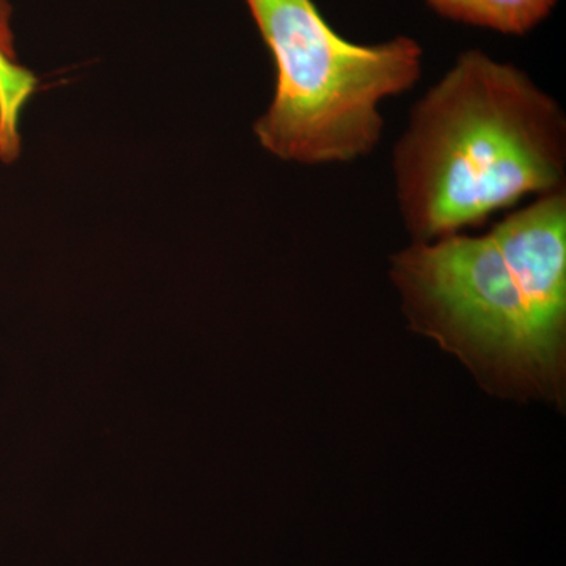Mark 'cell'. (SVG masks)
<instances>
[{
    "instance_id": "cell-6",
    "label": "cell",
    "mask_w": 566,
    "mask_h": 566,
    "mask_svg": "<svg viewBox=\"0 0 566 566\" xmlns=\"http://www.w3.org/2000/svg\"><path fill=\"white\" fill-rule=\"evenodd\" d=\"M10 20L11 7L9 0H0V54L7 55L10 59H17Z\"/></svg>"
},
{
    "instance_id": "cell-5",
    "label": "cell",
    "mask_w": 566,
    "mask_h": 566,
    "mask_svg": "<svg viewBox=\"0 0 566 566\" xmlns=\"http://www.w3.org/2000/svg\"><path fill=\"white\" fill-rule=\"evenodd\" d=\"M35 87L31 71L18 65L17 59L0 54V123L17 122Z\"/></svg>"
},
{
    "instance_id": "cell-2",
    "label": "cell",
    "mask_w": 566,
    "mask_h": 566,
    "mask_svg": "<svg viewBox=\"0 0 566 566\" xmlns=\"http://www.w3.org/2000/svg\"><path fill=\"white\" fill-rule=\"evenodd\" d=\"M394 174L415 241L452 237L524 197L564 191V111L523 70L465 51L412 109Z\"/></svg>"
},
{
    "instance_id": "cell-3",
    "label": "cell",
    "mask_w": 566,
    "mask_h": 566,
    "mask_svg": "<svg viewBox=\"0 0 566 566\" xmlns=\"http://www.w3.org/2000/svg\"><path fill=\"white\" fill-rule=\"evenodd\" d=\"M273 55V103L255 123L260 144L289 163H352L381 140L379 103L411 91L423 51L397 36L357 44L334 31L314 0H244Z\"/></svg>"
},
{
    "instance_id": "cell-1",
    "label": "cell",
    "mask_w": 566,
    "mask_h": 566,
    "mask_svg": "<svg viewBox=\"0 0 566 566\" xmlns=\"http://www.w3.org/2000/svg\"><path fill=\"white\" fill-rule=\"evenodd\" d=\"M566 193L538 197L482 237L415 241L392 259L412 329L483 385L558 392L566 333Z\"/></svg>"
},
{
    "instance_id": "cell-4",
    "label": "cell",
    "mask_w": 566,
    "mask_h": 566,
    "mask_svg": "<svg viewBox=\"0 0 566 566\" xmlns=\"http://www.w3.org/2000/svg\"><path fill=\"white\" fill-rule=\"evenodd\" d=\"M449 20L493 29L505 35H524L546 20L557 0H424Z\"/></svg>"
}]
</instances>
